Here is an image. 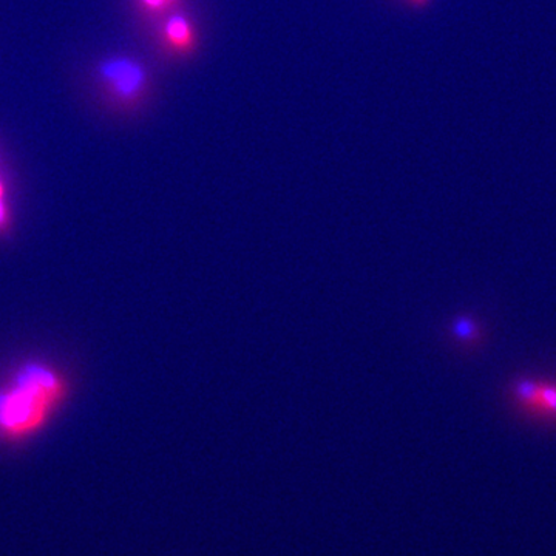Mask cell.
Wrapping results in <instances>:
<instances>
[{
  "label": "cell",
  "instance_id": "obj_3",
  "mask_svg": "<svg viewBox=\"0 0 556 556\" xmlns=\"http://www.w3.org/2000/svg\"><path fill=\"white\" fill-rule=\"evenodd\" d=\"M100 78L110 94L126 105L141 101L150 87L148 68L129 56H113L101 62Z\"/></svg>",
  "mask_w": 556,
  "mask_h": 556
},
{
  "label": "cell",
  "instance_id": "obj_5",
  "mask_svg": "<svg viewBox=\"0 0 556 556\" xmlns=\"http://www.w3.org/2000/svg\"><path fill=\"white\" fill-rule=\"evenodd\" d=\"M452 334L457 342L470 346L479 345L482 338H484V332H482L478 321L470 316H460L455 318L452 325Z\"/></svg>",
  "mask_w": 556,
  "mask_h": 556
},
{
  "label": "cell",
  "instance_id": "obj_8",
  "mask_svg": "<svg viewBox=\"0 0 556 556\" xmlns=\"http://www.w3.org/2000/svg\"><path fill=\"white\" fill-rule=\"evenodd\" d=\"M409 5L415 7V9H424L430 3V0H407Z\"/></svg>",
  "mask_w": 556,
  "mask_h": 556
},
{
  "label": "cell",
  "instance_id": "obj_6",
  "mask_svg": "<svg viewBox=\"0 0 556 556\" xmlns=\"http://www.w3.org/2000/svg\"><path fill=\"white\" fill-rule=\"evenodd\" d=\"M139 9L149 16H169L178 9L181 0H137Z\"/></svg>",
  "mask_w": 556,
  "mask_h": 556
},
{
  "label": "cell",
  "instance_id": "obj_2",
  "mask_svg": "<svg viewBox=\"0 0 556 556\" xmlns=\"http://www.w3.org/2000/svg\"><path fill=\"white\" fill-rule=\"evenodd\" d=\"M508 399L522 416L556 426V379L519 376L508 386Z\"/></svg>",
  "mask_w": 556,
  "mask_h": 556
},
{
  "label": "cell",
  "instance_id": "obj_4",
  "mask_svg": "<svg viewBox=\"0 0 556 556\" xmlns=\"http://www.w3.org/2000/svg\"><path fill=\"white\" fill-rule=\"evenodd\" d=\"M161 40L175 56L185 58L195 53L200 46V35L195 22L188 14H169L161 27Z\"/></svg>",
  "mask_w": 556,
  "mask_h": 556
},
{
  "label": "cell",
  "instance_id": "obj_1",
  "mask_svg": "<svg viewBox=\"0 0 556 556\" xmlns=\"http://www.w3.org/2000/svg\"><path fill=\"white\" fill-rule=\"evenodd\" d=\"M65 394L67 387L60 372L42 364L25 365L0 390V434L21 441L38 433L61 407Z\"/></svg>",
  "mask_w": 556,
  "mask_h": 556
},
{
  "label": "cell",
  "instance_id": "obj_7",
  "mask_svg": "<svg viewBox=\"0 0 556 556\" xmlns=\"http://www.w3.org/2000/svg\"><path fill=\"white\" fill-rule=\"evenodd\" d=\"M10 212L7 206L5 200V188H3L2 179H0V230H3L9 226Z\"/></svg>",
  "mask_w": 556,
  "mask_h": 556
}]
</instances>
